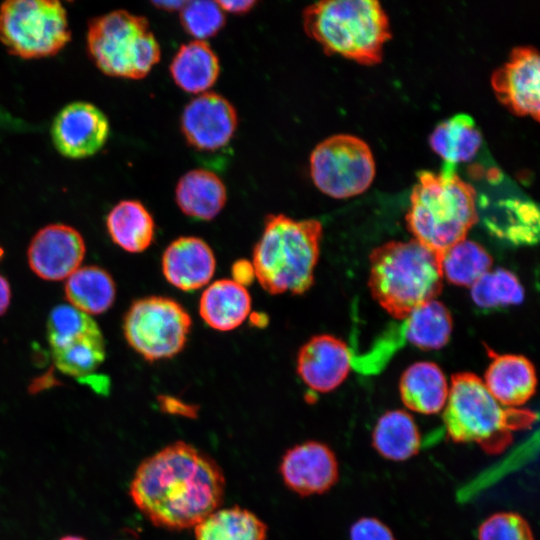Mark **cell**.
<instances>
[{"mask_svg": "<svg viewBox=\"0 0 540 540\" xmlns=\"http://www.w3.org/2000/svg\"><path fill=\"white\" fill-rule=\"evenodd\" d=\"M87 50L105 75L142 79L161 57L160 46L144 16L115 10L88 24Z\"/></svg>", "mask_w": 540, "mask_h": 540, "instance_id": "obj_7", "label": "cell"}, {"mask_svg": "<svg viewBox=\"0 0 540 540\" xmlns=\"http://www.w3.org/2000/svg\"><path fill=\"white\" fill-rule=\"evenodd\" d=\"M59 540H86L80 536H75V535H67V536H64L62 538H60Z\"/></svg>", "mask_w": 540, "mask_h": 540, "instance_id": "obj_41", "label": "cell"}, {"mask_svg": "<svg viewBox=\"0 0 540 540\" xmlns=\"http://www.w3.org/2000/svg\"><path fill=\"white\" fill-rule=\"evenodd\" d=\"M471 297L479 307L494 308L520 304L524 290L512 272L497 268L488 271L471 286Z\"/></svg>", "mask_w": 540, "mask_h": 540, "instance_id": "obj_31", "label": "cell"}, {"mask_svg": "<svg viewBox=\"0 0 540 540\" xmlns=\"http://www.w3.org/2000/svg\"><path fill=\"white\" fill-rule=\"evenodd\" d=\"M106 227L112 241L130 253L145 251L155 237L153 217L137 200L118 202L106 217Z\"/></svg>", "mask_w": 540, "mask_h": 540, "instance_id": "obj_23", "label": "cell"}, {"mask_svg": "<svg viewBox=\"0 0 540 540\" xmlns=\"http://www.w3.org/2000/svg\"><path fill=\"white\" fill-rule=\"evenodd\" d=\"M372 297L393 318L406 319L442 290L439 257L412 239L389 241L369 256Z\"/></svg>", "mask_w": 540, "mask_h": 540, "instance_id": "obj_5", "label": "cell"}, {"mask_svg": "<svg viewBox=\"0 0 540 540\" xmlns=\"http://www.w3.org/2000/svg\"><path fill=\"white\" fill-rule=\"evenodd\" d=\"M251 303L246 287L232 279H220L211 283L202 293L199 314L209 327L218 331H231L247 319Z\"/></svg>", "mask_w": 540, "mask_h": 540, "instance_id": "obj_19", "label": "cell"}, {"mask_svg": "<svg viewBox=\"0 0 540 540\" xmlns=\"http://www.w3.org/2000/svg\"><path fill=\"white\" fill-rule=\"evenodd\" d=\"M540 61L534 47L514 48L508 60L491 77L492 89L510 112L539 120Z\"/></svg>", "mask_w": 540, "mask_h": 540, "instance_id": "obj_11", "label": "cell"}, {"mask_svg": "<svg viewBox=\"0 0 540 540\" xmlns=\"http://www.w3.org/2000/svg\"><path fill=\"white\" fill-rule=\"evenodd\" d=\"M478 540H534L529 523L513 512L495 513L482 522Z\"/></svg>", "mask_w": 540, "mask_h": 540, "instance_id": "obj_34", "label": "cell"}, {"mask_svg": "<svg viewBox=\"0 0 540 540\" xmlns=\"http://www.w3.org/2000/svg\"><path fill=\"white\" fill-rule=\"evenodd\" d=\"M98 328L89 315L70 304H60L54 307L48 316L47 339L52 349Z\"/></svg>", "mask_w": 540, "mask_h": 540, "instance_id": "obj_32", "label": "cell"}, {"mask_svg": "<svg viewBox=\"0 0 540 540\" xmlns=\"http://www.w3.org/2000/svg\"><path fill=\"white\" fill-rule=\"evenodd\" d=\"M439 262L442 276L448 282L471 287L491 270L493 260L481 245L464 239L448 248Z\"/></svg>", "mask_w": 540, "mask_h": 540, "instance_id": "obj_30", "label": "cell"}, {"mask_svg": "<svg viewBox=\"0 0 540 540\" xmlns=\"http://www.w3.org/2000/svg\"><path fill=\"white\" fill-rule=\"evenodd\" d=\"M399 391L403 404L412 411L431 415L444 409L449 387L441 368L427 361L410 365L402 374Z\"/></svg>", "mask_w": 540, "mask_h": 540, "instance_id": "obj_21", "label": "cell"}, {"mask_svg": "<svg viewBox=\"0 0 540 540\" xmlns=\"http://www.w3.org/2000/svg\"><path fill=\"white\" fill-rule=\"evenodd\" d=\"M405 320L406 339L421 349H440L449 341L452 317L447 307L436 299L417 307Z\"/></svg>", "mask_w": 540, "mask_h": 540, "instance_id": "obj_28", "label": "cell"}, {"mask_svg": "<svg viewBox=\"0 0 540 540\" xmlns=\"http://www.w3.org/2000/svg\"><path fill=\"white\" fill-rule=\"evenodd\" d=\"M180 125L190 146L201 151H215L230 142L237 129L238 117L226 98L215 92H205L185 106Z\"/></svg>", "mask_w": 540, "mask_h": 540, "instance_id": "obj_13", "label": "cell"}, {"mask_svg": "<svg viewBox=\"0 0 540 540\" xmlns=\"http://www.w3.org/2000/svg\"><path fill=\"white\" fill-rule=\"evenodd\" d=\"M175 200L186 216L209 221L224 208L227 190L221 178L214 172L193 169L185 173L177 182Z\"/></svg>", "mask_w": 540, "mask_h": 540, "instance_id": "obj_20", "label": "cell"}, {"mask_svg": "<svg viewBox=\"0 0 540 540\" xmlns=\"http://www.w3.org/2000/svg\"><path fill=\"white\" fill-rule=\"evenodd\" d=\"M351 368L347 344L330 334L311 337L297 354L296 371L312 390L327 393L340 386Z\"/></svg>", "mask_w": 540, "mask_h": 540, "instance_id": "obj_16", "label": "cell"}, {"mask_svg": "<svg viewBox=\"0 0 540 540\" xmlns=\"http://www.w3.org/2000/svg\"><path fill=\"white\" fill-rule=\"evenodd\" d=\"M279 471L285 485L301 496L325 493L339 477L334 452L318 441H306L288 449Z\"/></svg>", "mask_w": 540, "mask_h": 540, "instance_id": "obj_15", "label": "cell"}, {"mask_svg": "<svg viewBox=\"0 0 540 540\" xmlns=\"http://www.w3.org/2000/svg\"><path fill=\"white\" fill-rule=\"evenodd\" d=\"M161 267L172 286L191 292L209 283L216 269V259L206 241L195 236H182L166 247Z\"/></svg>", "mask_w": 540, "mask_h": 540, "instance_id": "obj_17", "label": "cell"}, {"mask_svg": "<svg viewBox=\"0 0 540 540\" xmlns=\"http://www.w3.org/2000/svg\"><path fill=\"white\" fill-rule=\"evenodd\" d=\"M110 132L107 116L97 106L76 101L55 116L51 137L57 151L69 159H84L99 152Z\"/></svg>", "mask_w": 540, "mask_h": 540, "instance_id": "obj_12", "label": "cell"}, {"mask_svg": "<svg viewBox=\"0 0 540 540\" xmlns=\"http://www.w3.org/2000/svg\"><path fill=\"white\" fill-rule=\"evenodd\" d=\"M194 534L195 540H266L267 526L253 512L233 506L209 514Z\"/></svg>", "mask_w": 540, "mask_h": 540, "instance_id": "obj_27", "label": "cell"}, {"mask_svg": "<svg viewBox=\"0 0 540 540\" xmlns=\"http://www.w3.org/2000/svg\"><path fill=\"white\" fill-rule=\"evenodd\" d=\"M224 474L217 462L194 446L176 441L144 459L129 494L155 526L194 528L221 505Z\"/></svg>", "mask_w": 540, "mask_h": 540, "instance_id": "obj_1", "label": "cell"}, {"mask_svg": "<svg viewBox=\"0 0 540 540\" xmlns=\"http://www.w3.org/2000/svg\"><path fill=\"white\" fill-rule=\"evenodd\" d=\"M322 234V224L316 219L267 215L252 256L261 287L271 295L307 292L314 283Z\"/></svg>", "mask_w": 540, "mask_h": 540, "instance_id": "obj_2", "label": "cell"}, {"mask_svg": "<svg viewBox=\"0 0 540 540\" xmlns=\"http://www.w3.org/2000/svg\"><path fill=\"white\" fill-rule=\"evenodd\" d=\"M187 1H153L152 4L165 11H179L184 7Z\"/></svg>", "mask_w": 540, "mask_h": 540, "instance_id": "obj_40", "label": "cell"}, {"mask_svg": "<svg viewBox=\"0 0 540 540\" xmlns=\"http://www.w3.org/2000/svg\"><path fill=\"white\" fill-rule=\"evenodd\" d=\"M477 220L475 189L452 168L419 173L406 214L414 240L440 257L466 239Z\"/></svg>", "mask_w": 540, "mask_h": 540, "instance_id": "obj_3", "label": "cell"}, {"mask_svg": "<svg viewBox=\"0 0 540 540\" xmlns=\"http://www.w3.org/2000/svg\"><path fill=\"white\" fill-rule=\"evenodd\" d=\"M536 420L537 414L529 409L501 405L477 375H452L443 422L453 441L475 443L488 454H500L512 443L514 432L529 429Z\"/></svg>", "mask_w": 540, "mask_h": 540, "instance_id": "obj_4", "label": "cell"}, {"mask_svg": "<svg viewBox=\"0 0 540 540\" xmlns=\"http://www.w3.org/2000/svg\"><path fill=\"white\" fill-rule=\"evenodd\" d=\"M372 444L384 458L404 461L418 453L421 438L409 413L391 410L378 419L372 433Z\"/></svg>", "mask_w": 540, "mask_h": 540, "instance_id": "obj_25", "label": "cell"}, {"mask_svg": "<svg viewBox=\"0 0 540 540\" xmlns=\"http://www.w3.org/2000/svg\"><path fill=\"white\" fill-rule=\"evenodd\" d=\"M310 174L322 193L345 199L369 188L375 176V161L365 141L337 134L315 146L310 155Z\"/></svg>", "mask_w": 540, "mask_h": 540, "instance_id": "obj_10", "label": "cell"}, {"mask_svg": "<svg viewBox=\"0 0 540 540\" xmlns=\"http://www.w3.org/2000/svg\"><path fill=\"white\" fill-rule=\"evenodd\" d=\"M11 289L8 281L0 275V315H3L10 305Z\"/></svg>", "mask_w": 540, "mask_h": 540, "instance_id": "obj_39", "label": "cell"}, {"mask_svg": "<svg viewBox=\"0 0 540 540\" xmlns=\"http://www.w3.org/2000/svg\"><path fill=\"white\" fill-rule=\"evenodd\" d=\"M481 143L482 135L467 114H457L442 121L429 136L432 150L450 165L471 160Z\"/></svg>", "mask_w": 540, "mask_h": 540, "instance_id": "obj_26", "label": "cell"}, {"mask_svg": "<svg viewBox=\"0 0 540 540\" xmlns=\"http://www.w3.org/2000/svg\"><path fill=\"white\" fill-rule=\"evenodd\" d=\"M86 246L81 234L65 224H50L32 238L27 258L30 269L41 279H67L81 265Z\"/></svg>", "mask_w": 540, "mask_h": 540, "instance_id": "obj_14", "label": "cell"}, {"mask_svg": "<svg viewBox=\"0 0 540 540\" xmlns=\"http://www.w3.org/2000/svg\"><path fill=\"white\" fill-rule=\"evenodd\" d=\"M184 30L195 40L216 35L225 25V15L216 1H187L180 10Z\"/></svg>", "mask_w": 540, "mask_h": 540, "instance_id": "obj_33", "label": "cell"}, {"mask_svg": "<svg viewBox=\"0 0 540 540\" xmlns=\"http://www.w3.org/2000/svg\"><path fill=\"white\" fill-rule=\"evenodd\" d=\"M349 535L350 540H395L389 527L373 517H364L354 522Z\"/></svg>", "mask_w": 540, "mask_h": 540, "instance_id": "obj_35", "label": "cell"}, {"mask_svg": "<svg viewBox=\"0 0 540 540\" xmlns=\"http://www.w3.org/2000/svg\"><path fill=\"white\" fill-rule=\"evenodd\" d=\"M233 281L246 287L255 278L254 268L251 262L241 259L236 261L231 268Z\"/></svg>", "mask_w": 540, "mask_h": 540, "instance_id": "obj_37", "label": "cell"}, {"mask_svg": "<svg viewBox=\"0 0 540 540\" xmlns=\"http://www.w3.org/2000/svg\"><path fill=\"white\" fill-rule=\"evenodd\" d=\"M169 70L179 88L188 93L202 94L217 81L220 65L206 41L193 40L179 47Z\"/></svg>", "mask_w": 540, "mask_h": 540, "instance_id": "obj_22", "label": "cell"}, {"mask_svg": "<svg viewBox=\"0 0 540 540\" xmlns=\"http://www.w3.org/2000/svg\"><path fill=\"white\" fill-rule=\"evenodd\" d=\"M219 7L226 12L231 14H245L252 10V8L257 4L254 0H243V1H216Z\"/></svg>", "mask_w": 540, "mask_h": 540, "instance_id": "obj_38", "label": "cell"}, {"mask_svg": "<svg viewBox=\"0 0 540 540\" xmlns=\"http://www.w3.org/2000/svg\"><path fill=\"white\" fill-rule=\"evenodd\" d=\"M491 362L484 375V385L503 406L517 408L535 393L537 378L528 358L516 354H497L488 349Z\"/></svg>", "mask_w": 540, "mask_h": 540, "instance_id": "obj_18", "label": "cell"}, {"mask_svg": "<svg viewBox=\"0 0 540 540\" xmlns=\"http://www.w3.org/2000/svg\"><path fill=\"white\" fill-rule=\"evenodd\" d=\"M2 255V250L0 249V256Z\"/></svg>", "mask_w": 540, "mask_h": 540, "instance_id": "obj_42", "label": "cell"}, {"mask_svg": "<svg viewBox=\"0 0 540 540\" xmlns=\"http://www.w3.org/2000/svg\"><path fill=\"white\" fill-rule=\"evenodd\" d=\"M191 327L192 319L186 309L165 296L135 300L123 321L128 345L148 362L179 354L187 343Z\"/></svg>", "mask_w": 540, "mask_h": 540, "instance_id": "obj_9", "label": "cell"}, {"mask_svg": "<svg viewBox=\"0 0 540 540\" xmlns=\"http://www.w3.org/2000/svg\"><path fill=\"white\" fill-rule=\"evenodd\" d=\"M67 12L56 0H10L0 6V41L22 59L59 53L70 41Z\"/></svg>", "mask_w": 540, "mask_h": 540, "instance_id": "obj_8", "label": "cell"}, {"mask_svg": "<svg viewBox=\"0 0 540 540\" xmlns=\"http://www.w3.org/2000/svg\"><path fill=\"white\" fill-rule=\"evenodd\" d=\"M54 364L62 373L89 377L105 359V341L100 328L72 338L51 349Z\"/></svg>", "mask_w": 540, "mask_h": 540, "instance_id": "obj_29", "label": "cell"}, {"mask_svg": "<svg viewBox=\"0 0 540 540\" xmlns=\"http://www.w3.org/2000/svg\"><path fill=\"white\" fill-rule=\"evenodd\" d=\"M160 408L170 414L194 417L197 415L198 408L194 405L184 403L183 401L167 395L158 397Z\"/></svg>", "mask_w": 540, "mask_h": 540, "instance_id": "obj_36", "label": "cell"}, {"mask_svg": "<svg viewBox=\"0 0 540 540\" xmlns=\"http://www.w3.org/2000/svg\"><path fill=\"white\" fill-rule=\"evenodd\" d=\"M305 33L328 55H340L362 65L381 62L391 38L390 24L375 0H324L302 13Z\"/></svg>", "mask_w": 540, "mask_h": 540, "instance_id": "obj_6", "label": "cell"}, {"mask_svg": "<svg viewBox=\"0 0 540 540\" xmlns=\"http://www.w3.org/2000/svg\"><path fill=\"white\" fill-rule=\"evenodd\" d=\"M69 304L87 315L106 312L114 303L116 285L111 275L98 266L79 267L66 280Z\"/></svg>", "mask_w": 540, "mask_h": 540, "instance_id": "obj_24", "label": "cell"}]
</instances>
